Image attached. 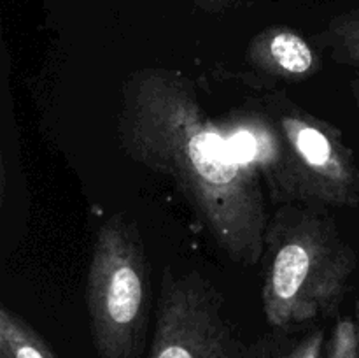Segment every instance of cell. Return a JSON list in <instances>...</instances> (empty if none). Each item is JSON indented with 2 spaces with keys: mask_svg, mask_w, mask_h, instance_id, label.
Returning a JSON list of instances; mask_svg holds the SVG:
<instances>
[{
  "mask_svg": "<svg viewBox=\"0 0 359 358\" xmlns=\"http://www.w3.org/2000/svg\"><path fill=\"white\" fill-rule=\"evenodd\" d=\"M118 139L126 157L174 181L219 249L262 262L269 214L259 175L242 164L179 70L147 67L121 88Z\"/></svg>",
  "mask_w": 359,
  "mask_h": 358,
  "instance_id": "cell-1",
  "label": "cell"
},
{
  "mask_svg": "<svg viewBox=\"0 0 359 358\" xmlns=\"http://www.w3.org/2000/svg\"><path fill=\"white\" fill-rule=\"evenodd\" d=\"M356 265V253L325 207L277 206L262 255V300L269 325L298 329L335 316Z\"/></svg>",
  "mask_w": 359,
  "mask_h": 358,
  "instance_id": "cell-2",
  "label": "cell"
},
{
  "mask_svg": "<svg viewBox=\"0 0 359 358\" xmlns=\"http://www.w3.org/2000/svg\"><path fill=\"white\" fill-rule=\"evenodd\" d=\"M86 304L98 358H140L149 321V265L139 228L123 214L98 228Z\"/></svg>",
  "mask_w": 359,
  "mask_h": 358,
  "instance_id": "cell-3",
  "label": "cell"
},
{
  "mask_svg": "<svg viewBox=\"0 0 359 358\" xmlns=\"http://www.w3.org/2000/svg\"><path fill=\"white\" fill-rule=\"evenodd\" d=\"M265 111L279 126L286 147L283 204L359 206V164L342 132L283 93L272 95Z\"/></svg>",
  "mask_w": 359,
  "mask_h": 358,
  "instance_id": "cell-4",
  "label": "cell"
},
{
  "mask_svg": "<svg viewBox=\"0 0 359 358\" xmlns=\"http://www.w3.org/2000/svg\"><path fill=\"white\" fill-rule=\"evenodd\" d=\"M147 358H252V344L226 318L223 297L209 279L165 265Z\"/></svg>",
  "mask_w": 359,
  "mask_h": 358,
  "instance_id": "cell-5",
  "label": "cell"
},
{
  "mask_svg": "<svg viewBox=\"0 0 359 358\" xmlns=\"http://www.w3.org/2000/svg\"><path fill=\"white\" fill-rule=\"evenodd\" d=\"M217 126L226 137L235 157L266 183L270 199L280 206L284 199L283 135L265 109H238L224 116Z\"/></svg>",
  "mask_w": 359,
  "mask_h": 358,
  "instance_id": "cell-6",
  "label": "cell"
},
{
  "mask_svg": "<svg viewBox=\"0 0 359 358\" xmlns=\"http://www.w3.org/2000/svg\"><path fill=\"white\" fill-rule=\"evenodd\" d=\"M255 70L287 83H300L321 70V56L311 42L287 27H269L256 34L245 49Z\"/></svg>",
  "mask_w": 359,
  "mask_h": 358,
  "instance_id": "cell-7",
  "label": "cell"
},
{
  "mask_svg": "<svg viewBox=\"0 0 359 358\" xmlns=\"http://www.w3.org/2000/svg\"><path fill=\"white\" fill-rule=\"evenodd\" d=\"M297 329L277 330L259 337L252 344V358H323L326 337L319 326L294 332Z\"/></svg>",
  "mask_w": 359,
  "mask_h": 358,
  "instance_id": "cell-8",
  "label": "cell"
},
{
  "mask_svg": "<svg viewBox=\"0 0 359 358\" xmlns=\"http://www.w3.org/2000/svg\"><path fill=\"white\" fill-rule=\"evenodd\" d=\"M0 358H58L44 337L7 305L0 307Z\"/></svg>",
  "mask_w": 359,
  "mask_h": 358,
  "instance_id": "cell-9",
  "label": "cell"
},
{
  "mask_svg": "<svg viewBox=\"0 0 359 358\" xmlns=\"http://www.w3.org/2000/svg\"><path fill=\"white\" fill-rule=\"evenodd\" d=\"M319 41L330 49L333 62L359 67V7L332 18Z\"/></svg>",
  "mask_w": 359,
  "mask_h": 358,
  "instance_id": "cell-10",
  "label": "cell"
},
{
  "mask_svg": "<svg viewBox=\"0 0 359 358\" xmlns=\"http://www.w3.org/2000/svg\"><path fill=\"white\" fill-rule=\"evenodd\" d=\"M323 358H359V300L353 314L337 319Z\"/></svg>",
  "mask_w": 359,
  "mask_h": 358,
  "instance_id": "cell-11",
  "label": "cell"
},
{
  "mask_svg": "<svg viewBox=\"0 0 359 358\" xmlns=\"http://www.w3.org/2000/svg\"><path fill=\"white\" fill-rule=\"evenodd\" d=\"M351 88H353V95H354V100H356V105H358V111H359V76L356 79L353 81V84H351Z\"/></svg>",
  "mask_w": 359,
  "mask_h": 358,
  "instance_id": "cell-12",
  "label": "cell"
}]
</instances>
